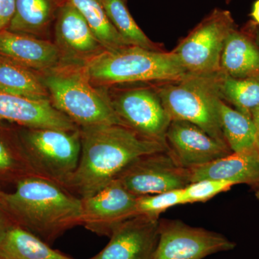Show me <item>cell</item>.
I'll return each mask as SVG.
<instances>
[{"instance_id":"11","label":"cell","mask_w":259,"mask_h":259,"mask_svg":"<svg viewBox=\"0 0 259 259\" xmlns=\"http://www.w3.org/2000/svg\"><path fill=\"white\" fill-rule=\"evenodd\" d=\"M137 197L114 180L91 197L81 198V226L97 236L110 237L119 225L136 215Z\"/></svg>"},{"instance_id":"27","label":"cell","mask_w":259,"mask_h":259,"mask_svg":"<svg viewBox=\"0 0 259 259\" xmlns=\"http://www.w3.org/2000/svg\"><path fill=\"white\" fill-rule=\"evenodd\" d=\"M186 204L183 189L137 197L136 215L159 217L167 209Z\"/></svg>"},{"instance_id":"20","label":"cell","mask_w":259,"mask_h":259,"mask_svg":"<svg viewBox=\"0 0 259 259\" xmlns=\"http://www.w3.org/2000/svg\"><path fill=\"white\" fill-rule=\"evenodd\" d=\"M58 0H16L8 30L36 35L46 30L59 9Z\"/></svg>"},{"instance_id":"34","label":"cell","mask_w":259,"mask_h":259,"mask_svg":"<svg viewBox=\"0 0 259 259\" xmlns=\"http://www.w3.org/2000/svg\"><path fill=\"white\" fill-rule=\"evenodd\" d=\"M255 197H256L257 198H258V197H259V189H258V190H257L256 191H255Z\"/></svg>"},{"instance_id":"21","label":"cell","mask_w":259,"mask_h":259,"mask_svg":"<svg viewBox=\"0 0 259 259\" xmlns=\"http://www.w3.org/2000/svg\"><path fill=\"white\" fill-rule=\"evenodd\" d=\"M0 91L28 98L50 100L42 79L34 74L31 69L1 56Z\"/></svg>"},{"instance_id":"1","label":"cell","mask_w":259,"mask_h":259,"mask_svg":"<svg viewBox=\"0 0 259 259\" xmlns=\"http://www.w3.org/2000/svg\"><path fill=\"white\" fill-rule=\"evenodd\" d=\"M81 153L67 190L80 198L91 197L145 155L168 151L166 146L141 137L120 125L79 128Z\"/></svg>"},{"instance_id":"33","label":"cell","mask_w":259,"mask_h":259,"mask_svg":"<svg viewBox=\"0 0 259 259\" xmlns=\"http://www.w3.org/2000/svg\"><path fill=\"white\" fill-rule=\"evenodd\" d=\"M254 37L255 42H256V44H258L259 47V33H254Z\"/></svg>"},{"instance_id":"13","label":"cell","mask_w":259,"mask_h":259,"mask_svg":"<svg viewBox=\"0 0 259 259\" xmlns=\"http://www.w3.org/2000/svg\"><path fill=\"white\" fill-rule=\"evenodd\" d=\"M159 217L136 215L112 231L106 246L90 259H151L159 237Z\"/></svg>"},{"instance_id":"36","label":"cell","mask_w":259,"mask_h":259,"mask_svg":"<svg viewBox=\"0 0 259 259\" xmlns=\"http://www.w3.org/2000/svg\"><path fill=\"white\" fill-rule=\"evenodd\" d=\"M257 199H258V200H259V197H258V198H257Z\"/></svg>"},{"instance_id":"28","label":"cell","mask_w":259,"mask_h":259,"mask_svg":"<svg viewBox=\"0 0 259 259\" xmlns=\"http://www.w3.org/2000/svg\"><path fill=\"white\" fill-rule=\"evenodd\" d=\"M233 184L226 181L202 180L192 182L183 189L186 204L205 202L214 196L231 190Z\"/></svg>"},{"instance_id":"8","label":"cell","mask_w":259,"mask_h":259,"mask_svg":"<svg viewBox=\"0 0 259 259\" xmlns=\"http://www.w3.org/2000/svg\"><path fill=\"white\" fill-rule=\"evenodd\" d=\"M236 246L226 236L179 220H159V237L151 259H203Z\"/></svg>"},{"instance_id":"24","label":"cell","mask_w":259,"mask_h":259,"mask_svg":"<svg viewBox=\"0 0 259 259\" xmlns=\"http://www.w3.org/2000/svg\"><path fill=\"white\" fill-rule=\"evenodd\" d=\"M88 22L105 50L130 47L110 22L102 0H69Z\"/></svg>"},{"instance_id":"15","label":"cell","mask_w":259,"mask_h":259,"mask_svg":"<svg viewBox=\"0 0 259 259\" xmlns=\"http://www.w3.org/2000/svg\"><path fill=\"white\" fill-rule=\"evenodd\" d=\"M55 35L56 45L62 56L69 59L88 61L105 51L88 22L69 0L57 10Z\"/></svg>"},{"instance_id":"12","label":"cell","mask_w":259,"mask_h":259,"mask_svg":"<svg viewBox=\"0 0 259 259\" xmlns=\"http://www.w3.org/2000/svg\"><path fill=\"white\" fill-rule=\"evenodd\" d=\"M166 141L168 152L187 169L203 166L233 152L226 143L187 121L171 120Z\"/></svg>"},{"instance_id":"35","label":"cell","mask_w":259,"mask_h":259,"mask_svg":"<svg viewBox=\"0 0 259 259\" xmlns=\"http://www.w3.org/2000/svg\"><path fill=\"white\" fill-rule=\"evenodd\" d=\"M231 0H226L227 3H230V2H231Z\"/></svg>"},{"instance_id":"10","label":"cell","mask_w":259,"mask_h":259,"mask_svg":"<svg viewBox=\"0 0 259 259\" xmlns=\"http://www.w3.org/2000/svg\"><path fill=\"white\" fill-rule=\"evenodd\" d=\"M111 100L116 114L125 127L144 139L167 147L166 135L171 119L156 89L126 90Z\"/></svg>"},{"instance_id":"6","label":"cell","mask_w":259,"mask_h":259,"mask_svg":"<svg viewBox=\"0 0 259 259\" xmlns=\"http://www.w3.org/2000/svg\"><path fill=\"white\" fill-rule=\"evenodd\" d=\"M34 173L67 190L81 153L79 129L25 128L20 135Z\"/></svg>"},{"instance_id":"37","label":"cell","mask_w":259,"mask_h":259,"mask_svg":"<svg viewBox=\"0 0 259 259\" xmlns=\"http://www.w3.org/2000/svg\"><path fill=\"white\" fill-rule=\"evenodd\" d=\"M0 259H2L1 258H0Z\"/></svg>"},{"instance_id":"16","label":"cell","mask_w":259,"mask_h":259,"mask_svg":"<svg viewBox=\"0 0 259 259\" xmlns=\"http://www.w3.org/2000/svg\"><path fill=\"white\" fill-rule=\"evenodd\" d=\"M0 56L37 71L56 69L62 58L56 44L8 29L0 31Z\"/></svg>"},{"instance_id":"2","label":"cell","mask_w":259,"mask_h":259,"mask_svg":"<svg viewBox=\"0 0 259 259\" xmlns=\"http://www.w3.org/2000/svg\"><path fill=\"white\" fill-rule=\"evenodd\" d=\"M0 198L15 224L51 245L66 231L81 226L82 202L64 187L36 175L19 181Z\"/></svg>"},{"instance_id":"23","label":"cell","mask_w":259,"mask_h":259,"mask_svg":"<svg viewBox=\"0 0 259 259\" xmlns=\"http://www.w3.org/2000/svg\"><path fill=\"white\" fill-rule=\"evenodd\" d=\"M218 85L221 100L253 120L259 112V78L237 79L219 72Z\"/></svg>"},{"instance_id":"9","label":"cell","mask_w":259,"mask_h":259,"mask_svg":"<svg viewBox=\"0 0 259 259\" xmlns=\"http://www.w3.org/2000/svg\"><path fill=\"white\" fill-rule=\"evenodd\" d=\"M116 180L131 193L141 197L185 189L191 184V174L166 151L137 158Z\"/></svg>"},{"instance_id":"30","label":"cell","mask_w":259,"mask_h":259,"mask_svg":"<svg viewBox=\"0 0 259 259\" xmlns=\"http://www.w3.org/2000/svg\"><path fill=\"white\" fill-rule=\"evenodd\" d=\"M15 225L11 216L5 208L4 204L0 198V241L3 238L5 233L10 228Z\"/></svg>"},{"instance_id":"18","label":"cell","mask_w":259,"mask_h":259,"mask_svg":"<svg viewBox=\"0 0 259 259\" xmlns=\"http://www.w3.org/2000/svg\"><path fill=\"white\" fill-rule=\"evenodd\" d=\"M220 72L237 79L259 78V47L254 35L236 27L231 30L221 54Z\"/></svg>"},{"instance_id":"17","label":"cell","mask_w":259,"mask_h":259,"mask_svg":"<svg viewBox=\"0 0 259 259\" xmlns=\"http://www.w3.org/2000/svg\"><path fill=\"white\" fill-rule=\"evenodd\" d=\"M191 183L202 180L226 181L233 185L259 189V148L232 152L203 166L190 169Z\"/></svg>"},{"instance_id":"7","label":"cell","mask_w":259,"mask_h":259,"mask_svg":"<svg viewBox=\"0 0 259 259\" xmlns=\"http://www.w3.org/2000/svg\"><path fill=\"white\" fill-rule=\"evenodd\" d=\"M236 27L229 11L213 10L181 40L172 51L191 75L206 76L221 71V58L225 42Z\"/></svg>"},{"instance_id":"29","label":"cell","mask_w":259,"mask_h":259,"mask_svg":"<svg viewBox=\"0 0 259 259\" xmlns=\"http://www.w3.org/2000/svg\"><path fill=\"white\" fill-rule=\"evenodd\" d=\"M16 0H0V31L7 29L14 15Z\"/></svg>"},{"instance_id":"22","label":"cell","mask_w":259,"mask_h":259,"mask_svg":"<svg viewBox=\"0 0 259 259\" xmlns=\"http://www.w3.org/2000/svg\"><path fill=\"white\" fill-rule=\"evenodd\" d=\"M219 112L223 136L233 152L258 147L256 127L250 117L232 108L222 100L220 101Z\"/></svg>"},{"instance_id":"26","label":"cell","mask_w":259,"mask_h":259,"mask_svg":"<svg viewBox=\"0 0 259 259\" xmlns=\"http://www.w3.org/2000/svg\"><path fill=\"white\" fill-rule=\"evenodd\" d=\"M32 175H35L23 146L15 149L0 138V178L11 179L17 184Z\"/></svg>"},{"instance_id":"25","label":"cell","mask_w":259,"mask_h":259,"mask_svg":"<svg viewBox=\"0 0 259 259\" xmlns=\"http://www.w3.org/2000/svg\"><path fill=\"white\" fill-rule=\"evenodd\" d=\"M110 22L130 46L148 50L162 51L161 46L151 41L130 13L125 0H102Z\"/></svg>"},{"instance_id":"4","label":"cell","mask_w":259,"mask_h":259,"mask_svg":"<svg viewBox=\"0 0 259 259\" xmlns=\"http://www.w3.org/2000/svg\"><path fill=\"white\" fill-rule=\"evenodd\" d=\"M51 103L79 128L123 125L111 99L92 86L86 70L53 69L42 78Z\"/></svg>"},{"instance_id":"19","label":"cell","mask_w":259,"mask_h":259,"mask_svg":"<svg viewBox=\"0 0 259 259\" xmlns=\"http://www.w3.org/2000/svg\"><path fill=\"white\" fill-rule=\"evenodd\" d=\"M2 259H76L53 249L38 237L13 225L0 241Z\"/></svg>"},{"instance_id":"3","label":"cell","mask_w":259,"mask_h":259,"mask_svg":"<svg viewBox=\"0 0 259 259\" xmlns=\"http://www.w3.org/2000/svg\"><path fill=\"white\" fill-rule=\"evenodd\" d=\"M84 68L91 82L102 86L172 82L189 75L172 51L148 50L134 46L102 51L87 61Z\"/></svg>"},{"instance_id":"14","label":"cell","mask_w":259,"mask_h":259,"mask_svg":"<svg viewBox=\"0 0 259 259\" xmlns=\"http://www.w3.org/2000/svg\"><path fill=\"white\" fill-rule=\"evenodd\" d=\"M7 120L25 128H53L74 131V122L58 110L50 100L32 99L0 91V121Z\"/></svg>"},{"instance_id":"38","label":"cell","mask_w":259,"mask_h":259,"mask_svg":"<svg viewBox=\"0 0 259 259\" xmlns=\"http://www.w3.org/2000/svg\"><path fill=\"white\" fill-rule=\"evenodd\" d=\"M58 1H59V0H58Z\"/></svg>"},{"instance_id":"32","label":"cell","mask_w":259,"mask_h":259,"mask_svg":"<svg viewBox=\"0 0 259 259\" xmlns=\"http://www.w3.org/2000/svg\"><path fill=\"white\" fill-rule=\"evenodd\" d=\"M253 120L254 122L255 127H256L257 145H258L259 148V112L253 117Z\"/></svg>"},{"instance_id":"5","label":"cell","mask_w":259,"mask_h":259,"mask_svg":"<svg viewBox=\"0 0 259 259\" xmlns=\"http://www.w3.org/2000/svg\"><path fill=\"white\" fill-rule=\"evenodd\" d=\"M218 74L191 75L156 88L171 120L187 121L227 144L220 120Z\"/></svg>"},{"instance_id":"31","label":"cell","mask_w":259,"mask_h":259,"mask_svg":"<svg viewBox=\"0 0 259 259\" xmlns=\"http://www.w3.org/2000/svg\"><path fill=\"white\" fill-rule=\"evenodd\" d=\"M251 16L255 23L259 25V0H257L253 5Z\"/></svg>"}]
</instances>
